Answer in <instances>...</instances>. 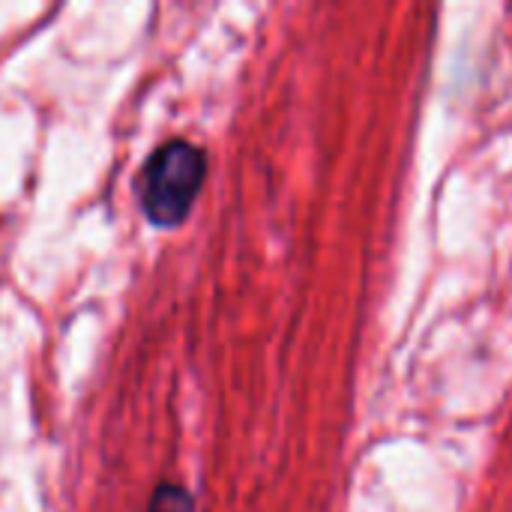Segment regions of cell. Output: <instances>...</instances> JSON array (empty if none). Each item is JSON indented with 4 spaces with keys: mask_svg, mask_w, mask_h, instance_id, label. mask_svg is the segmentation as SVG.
I'll return each mask as SVG.
<instances>
[{
    "mask_svg": "<svg viewBox=\"0 0 512 512\" xmlns=\"http://www.w3.org/2000/svg\"><path fill=\"white\" fill-rule=\"evenodd\" d=\"M207 177V153L186 141L171 138L159 144L141 165L138 204L150 225L177 228L186 222Z\"/></svg>",
    "mask_w": 512,
    "mask_h": 512,
    "instance_id": "6da1fadb",
    "label": "cell"
},
{
    "mask_svg": "<svg viewBox=\"0 0 512 512\" xmlns=\"http://www.w3.org/2000/svg\"><path fill=\"white\" fill-rule=\"evenodd\" d=\"M150 512H195V504L183 486L162 483L150 498Z\"/></svg>",
    "mask_w": 512,
    "mask_h": 512,
    "instance_id": "7a4b0ae2",
    "label": "cell"
}]
</instances>
